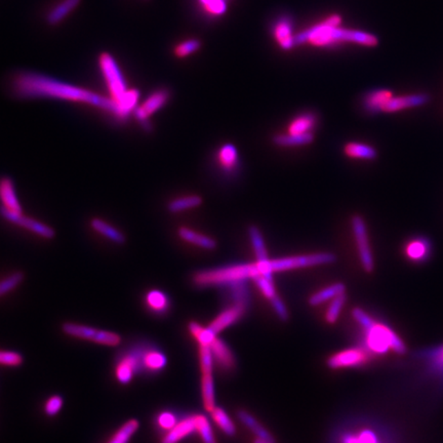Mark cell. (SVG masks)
I'll use <instances>...</instances> for the list:
<instances>
[{"instance_id": "5", "label": "cell", "mask_w": 443, "mask_h": 443, "mask_svg": "<svg viewBox=\"0 0 443 443\" xmlns=\"http://www.w3.org/2000/svg\"><path fill=\"white\" fill-rule=\"evenodd\" d=\"M261 275L257 264H237L201 271L193 277L197 287H215V285H230L233 283L255 279Z\"/></svg>"}, {"instance_id": "24", "label": "cell", "mask_w": 443, "mask_h": 443, "mask_svg": "<svg viewBox=\"0 0 443 443\" xmlns=\"http://www.w3.org/2000/svg\"><path fill=\"white\" fill-rule=\"evenodd\" d=\"M90 226H92V228L94 229L96 232H98L99 234L103 235V236L106 237L108 240L112 241V243H116V245H123V243H125V241H127V237H125V235L123 234L121 231L113 227L112 225L105 222L104 220L100 219V218H94V219H92Z\"/></svg>"}, {"instance_id": "30", "label": "cell", "mask_w": 443, "mask_h": 443, "mask_svg": "<svg viewBox=\"0 0 443 443\" xmlns=\"http://www.w3.org/2000/svg\"><path fill=\"white\" fill-rule=\"evenodd\" d=\"M344 153L350 158L373 161L377 158L378 152L371 145L363 143L350 142L344 147Z\"/></svg>"}, {"instance_id": "52", "label": "cell", "mask_w": 443, "mask_h": 443, "mask_svg": "<svg viewBox=\"0 0 443 443\" xmlns=\"http://www.w3.org/2000/svg\"><path fill=\"white\" fill-rule=\"evenodd\" d=\"M255 443H270V442H267L265 440H256Z\"/></svg>"}, {"instance_id": "3", "label": "cell", "mask_w": 443, "mask_h": 443, "mask_svg": "<svg viewBox=\"0 0 443 443\" xmlns=\"http://www.w3.org/2000/svg\"><path fill=\"white\" fill-rule=\"evenodd\" d=\"M352 315L363 329V343L369 353L385 355L395 352L401 355L406 352V345L393 329L385 323L375 321L360 308L354 309Z\"/></svg>"}, {"instance_id": "40", "label": "cell", "mask_w": 443, "mask_h": 443, "mask_svg": "<svg viewBox=\"0 0 443 443\" xmlns=\"http://www.w3.org/2000/svg\"><path fill=\"white\" fill-rule=\"evenodd\" d=\"M194 420L197 432L200 435L203 443H217L209 419L203 415H194Z\"/></svg>"}, {"instance_id": "35", "label": "cell", "mask_w": 443, "mask_h": 443, "mask_svg": "<svg viewBox=\"0 0 443 443\" xmlns=\"http://www.w3.org/2000/svg\"><path fill=\"white\" fill-rule=\"evenodd\" d=\"M345 291L346 287L343 283H335V285H329V287L319 291L318 293H314V295L310 298V305H320V304H323L324 302L335 299L336 297L342 295V293H345Z\"/></svg>"}, {"instance_id": "20", "label": "cell", "mask_w": 443, "mask_h": 443, "mask_svg": "<svg viewBox=\"0 0 443 443\" xmlns=\"http://www.w3.org/2000/svg\"><path fill=\"white\" fill-rule=\"evenodd\" d=\"M0 203H1V207L8 211L23 213L22 207L19 201L14 181L12 180V178H0Z\"/></svg>"}, {"instance_id": "42", "label": "cell", "mask_w": 443, "mask_h": 443, "mask_svg": "<svg viewBox=\"0 0 443 443\" xmlns=\"http://www.w3.org/2000/svg\"><path fill=\"white\" fill-rule=\"evenodd\" d=\"M345 303V293H342V295L338 296L335 299H333L329 309H327V316H325L327 317V322L335 323L338 320Z\"/></svg>"}, {"instance_id": "47", "label": "cell", "mask_w": 443, "mask_h": 443, "mask_svg": "<svg viewBox=\"0 0 443 443\" xmlns=\"http://www.w3.org/2000/svg\"><path fill=\"white\" fill-rule=\"evenodd\" d=\"M178 417L175 413L169 411H161L156 418V424L158 428L169 431L173 429L178 423Z\"/></svg>"}, {"instance_id": "44", "label": "cell", "mask_w": 443, "mask_h": 443, "mask_svg": "<svg viewBox=\"0 0 443 443\" xmlns=\"http://www.w3.org/2000/svg\"><path fill=\"white\" fill-rule=\"evenodd\" d=\"M24 362L22 355L10 350H0V365L8 367H18Z\"/></svg>"}, {"instance_id": "22", "label": "cell", "mask_w": 443, "mask_h": 443, "mask_svg": "<svg viewBox=\"0 0 443 443\" xmlns=\"http://www.w3.org/2000/svg\"><path fill=\"white\" fill-rule=\"evenodd\" d=\"M145 304L150 312L156 315H165L171 308V300L167 293L159 289H151L145 296Z\"/></svg>"}, {"instance_id": "38", "label": "cell", "mask_w": 443, "mask_h": 443, "mask_svg": "<svg viewBox=\"0 0 443 443\" xmlns=\"http://www.w3.org/2000/svg\"><path fill=\"white\" fill-rule=\"evenodd\" d=\"M189 331L194 336L200 346H211L217 338V335L209 327H201L197 322H190Z\"/></svg>"}, {"instance_id": "46", "label": "cell", "mask_w": 443, "mask_h": 443, "mask_svg": "<svg viewBox=\"0 0 443 443\" xmlns=\"http://www.w3.org/2000/svg\"><path fill=\"white\" fill-rule=\"evenodd\" d=\"M200 353V365L203 375H209L213 373L214 369V356L212 353L211 347L209 346H200L199 349Z\"/></svg>"}, {"instance_id": "9", "label": "cell", "mask_w": 443, "mask_h": 443, "mask_svg": "<svg viewBox=\"0 0 443 443\" xmlns=\"http://www.w3.org/2000/svg\"><path fill=\"white\" fill-rule=\"evenodd\" d=\"M351 226L361 265L367 272H373V268H375V261H373V251H371V245H369V234H367L364 220L360 216H354L351 220Z\"/></svg>"}, {"instance_id": "29", "label": "cell", "mask_w": 443, "mask_h": 443, "mask_svg": "<svg viewBox=\"0 0 443 443\" xmlns=\"http://www.w3.org/2000/svg\"><path fill=\"white\" fill-rule=\"evenodd\" d=\"M63 331L66 335L75 339L85 340V341H92L94 343L98 337L100 329L89 327V325L79 324V323L66 322L63 324Z\"/></svg>"}, {"instance_id": "18", "label": "cell", "mask_w": 443, "mask_h": 443, "mask_svg": "<svg viewBox=\"0 0 443 443\" xmlns=\"http://www.w3.org/2000/svg\"><path fill=\"white\" fill-rule=\"evenodd\" d=\"M247 304L243 303L233 304V306L223 311L214 319L213 322L209 325V329L216 335L221 333L222 331H224L225 329L230 327V325L234 324L236 321H238L243 316L245 310H247Z\"/></svg>"}, {"instance_id": "49", "label": "cell", "mask_w": 443, "mask_h": 443, "mask_svg": "<svg viewBox=\"0 0 443 443\" xmlns=\"http://www.w3.org/2000/svg\"><path fill=\"white\" fill-rule=\"evenodd\" d=\"M63 405H64V400H63L62 396H50V398L46 400L45 404V413L48 415V417H54V415H56L60 413Z\"/></svg>"}, {"instance_id": "51", "label": "cell", "mask_w": 443, "mask_h": 443, "mask_svg": "<svg viewBox=\"0 0 443 443\" xmlns=\"http://www.w3.org/2000/svg\"><path fill=\"white\" fill-rule=\"evenodd\" d=\"M270 302L271 304H272L273 309L276 312L277 316H278L281 320H287V319L289 318V313H287V307H285L282 300L277 297V296H275L273 299L270 300Z\"/></svg>"}, {"instance_id": "37", "label": "cell", "mask_w": 443, "mask_h": 443, "mask_svg": "<svg viewBox=\"0 0 443 443\" xmlns=\"http://www.w3.org/2000/svg\"><path fill=\"white\" fill-rule=\"evenodd\" d=\"M201 391H203V404L209 411L215 409V385H214L213 373L203 375L201 382Z\"/></svg>"}, {"instance_id": "7", "label": "cell", "mask_w": 443, "mask_h": 443, "mask_svg": "<svg viewBox=\"0 0 443 443\" xmlns=\"http://www.w3.org/2000/svg\"><path fill=\"white\" fill-rule=\"evenodd\" d=\"M336 261V257L331 253H317L312 255L295 256V257L280 258L271 260L272 272L306 268V267L325 265Z\"/></svg>"}, {"instance_id": "45", "label": "cell", "mask_w": 443, "mask_h": 443, "mask_svg": "<svg viewBox=\"0 0 443 443\" xmlns=\"http://www.w3.org/2000/svg\"><path fill=\"white\" fill-rule=\"evenodd\" d=\"M201 48L200 41L198 39H189L176 46L175 54L178 58H185L196 52Z\"/></svg>"}, {"instance_id": "34", "label": "cell", "mask_w": 443, "mask_h": 443, "mask_svg": "<svg viewBox=\"0 0 443 443\" xmlns=\"http://www.w3.org/2000/svg\"><path fill=\"white\" fill-rule=\"evenodd\" d=\"M140 428L138 420L131 419L121 425L106 443H129Z\"/></svg>"}, {"instance_id": "12", "label": "cell", "mask_w": 443, "mask_h": 443, "mask_svg": "<svg viewBox=\"0 0 443 443\" xmlns=\"http://www.w3.org/2000/svg\"><path fill=\"white\" fill-rule=\"evenodd\" d=\"M369 361V352L364 347L350 348L329 357L327 365L333 369H348L362 367Z\"/></svg>"}, {"instance_id": "2", "label": "cell", "mask_w": 443, "mask_h": 443, "mask_svg": "<svg viewBox=\"0 0 443 443\" xmlns=\"http://www.w3.org/2000/svg\"><path fill=\"white\" fill-rule=\"evenodd\" d=\"M341 22V17L338 14L329 17L323 22L296 35L293 37L295 46L305 43L318 46L331 45L338 43H352L371 48L379 45V39L375 35L365 31L340 28L339 25Z\"/></svg>"}, {"instance_id": "14", "label": "cell", "mask_w": 443, "mask_h": 443, "mask_svg": "<svg viewBox=\"0 0 443 443\" xmlns=\"http://www.w3.org/2000/svg\"><path fill=\"white\" fill-rule=\"evenodd\" d=\"M249 238H251V245H253L254 251H255L256 257H257L258 268H259L260 273L266 278L273 280V272L271 269V260L268 258V253H267L265 241H264L263 235L261 231L256 226L249 227Z\"/></svg>"}, {"instance_id": "8", "label": "cell", "mask_w": 443, "mask_h": 443, "mask_svg": "<svg viewBox=\"0 0 443 443\" xmlns=\"http://www.w3.org/2000/svg\"><path fill=\"white\" fill-rule=\"evenodd\" d=\"M169 96H171V94H169V90L159 89L154 90L142 104L138 105L134 108V117L147 132H150L152 130L149 119L154 113H156L157 111L161 110L163 107L167 105V103L169 102Z\"/></svg>"}, {"instance_id": "27", "label": "cell", "mask_w": 443, "mask_h": 443, "mask_svg": "<svg viewBox=\"0 0 443 443\" xmlns=\"http://www.w3.org/2000/svg\"><path fill=\"white\" fill-rule=\"evenodd\" d=\"M209 347H211L214 359L217 361L218 364L222 369H228V371L233 369L235 364L234 356L224 341L220 340L219 338H216L215 341L212 343Z\"/></svg>"}, {"instance_id": "25", "label": "cell", "mask_w": 443, "mask_h": 443, "mask_svg": "<svg viewBox=\"0 0 443 443\" xmlns=\"http://www.w3.org/2000/svg\"><path fill=\"white\" fill-rule=\"evenodd\" d=\"M178 235L180 238H182L186 243H192V245H197L201 249H214L217 247V243H216L215 239L207 236V235L201 234V233L195 232L192 229L187 228V227L178 228Z\"/></svg>"}, {"instance_id": "50", "label": "cell", "mask_w": 443, "mask_h": 443, "mask_svg": "<svg viewBox=\"0 0 443 443\" xmlns=\"http://www.w3.org/2000/svg\"><path fill=\"white\" fill-rule=\"evenodd\" d=\"M200 1L212 14L220 16V14H225L227 10V4L225 0H200Z\"/></svg>"}, {"instance_id": "39", "label": "cell", "mask_w": 443, "mask_h": 443, "mask_svg": "<svg viewBox=\"0 0 443 443\" xmlns=\"http://www.w3.org/2000/svg\"><path fill=\"white\" fill-rule=\"evenodd\" d=\"M212 417H213L214 421L221 428L224 433L229 436L234 435L235 432H236V428H235L234 423H233L232 420L227 415L224 409H221V407L216 406L212 411Z\"/></svg>"}, {"instance_id": "43", "label": "cell", "mask_w": 443, "mask_h": 443, "mask_svg": "<svg viewBox=\"0 0 443 443\" xmlns=\"http://www.w3.org/2000/svg\"><path fill=\"white\" fill-rule=\"evenodd\" d=\"M121 343V337L119 333L114 331H99L98 337H96L94 344L98 345L107 346V347H116Z\"/></svg>"}, {"instance_id": "16", "label": "cell", "mask_w": 443, "mask_h": 443, "mask_svg": "<svg viewBox=\"0 0 443 443\" xmlns=\"http://www.w3.org/2000/svg\"><path fill=\"white\" fill-rule=\"evenodd\" d=\"M430 101V96L425 92L393 96L384 107L383 113H396L424 106Z\"/></svg>"}, {"instance_id": "6", "label": "cell", "mask_w": 443, "mask_h": 443, "mask_svg": "<svg viewBox=\"0 0 443 443\" xmlns=\"http://www.w3.org/2000/svg\"><path fill=\"white\" fill-rule=\"evenodd\" d=\"M143 343L123 350L115 361L114 375L121 385H129L136 375L143 373Z\"/></svg>"}, {"instance_id": "19", "label": "cell", "mask_w": 443, "mask_h": 443, "mask_svg": "<svg viewBox=\"0 0 443 443\" xmlns=\"http://www.w3.org/2000/svg\"><path fill=\"white\" fill-rule=\"evenodd\" d=\"M393 96V92L389 90H371V92H367L363 99V109L371 115L383 113L384 107Z\"/></svg>"}, {"instance_id": "32", "label": "cell", "mask_w": 443, "mask_h": 443, "mask_svg": "<svg viewBox=\"0 0 443 443\" xmlns=\"http://www.w3.org/2000/svg\"><path fill=\"white\" fill-rule=\"evenodd\" d=\"M314 136L312 133L296 134H279L273 136V143L277 146L293 147L303 146L313 142Z\"/></svg>"}, {"instance_id": "31", "label": "cell", "mask_w": 443, "mask_h": 443, "mask_svg": "<svg viewBox=\"0 0 443 443\" xmlns=\"http://www.w3.org/2000/svg\"><path fill=\"white\" fill-rule=\"evenodd\" d=\"M237 417H238L239 421H240L243 425L247 426V427L257 436L258 440H265V442L270 443L274 442L271 434L267 431L265 428H264L251 413L245 411H239L238 413H237Z\"/></svg>"}, {"instance_id": "36", "label": "cell", "mask_w": 443, "mask_h": 443, "mask_svg": "<svg viewBox=\"0 0 443 443\" xmlns=\"http://www.w3.org/2000/svg\"><path fill=\"white\" fill-rule=\"evenodd\" d=\"M203 203V199L198 195H189V196L180 197L169 201L167 205V211L172 214L180 213L187 209L198 207Z\"/></svg>"}, {"instance_id": "28", "label": "cell", "mask_w": 443, "mask_h": 443, "mask_svg": "<svg viewBox=\"0 0 443 443\" xmlns=\"http://www.w3.org/2000/svg\"><path fill=\"white\" fill-rule=\"evenodd\" d=\"M275 39L283 50H289L295 46L293 43V26L289 19L282 18L278 21L274 28Z\"/></svg>"}, {"instance_id": "41", "label": "cell", "mask_w": 443, "mask_h": 443, "mask_svg": "<svg viewBox=\"0 0 443 443\" xmlns=\"http://www.w3.org/2000/svg\"><path fill=\"white\" fill-rule=\"evenodd\" d=\"M25 275L22 271H16L0 280V298L8 295L16 289L24 280Z\"/></svg>"}, {"instance_id": "33", "label": "cell", "mask_w": 443, "mask_h": 443, "mask_svg": "<svg viewBox=\"0 0 443 443\" xmlns=\"http://www.w3.org/2000/svg\"><path fill=\"white\" fill-rule=\"evenodd\" d=\"M317 119L313 113L307 112L296 117L289 127V134H303L312 133Z\"/></svg>"}, {"instance_id": "10", "label": "cell", "mask_w": 443, "mask_h": 443, "mask_svg": "<svg viewBox=\"0 0 443 443\" xmlns=\"http://www.w3.org/2000/svg\"><path fill=\"white\" fill-rule=\"evenodd\" d=\"M0 216L6 221L10 222V224L16 225L21 228L27 229L39 236L43 237L45 239H52L56 236V231L52 227L48 226L45 223L37 221L32 218L27 217L23 215V213H17V212L8 211L0 205Z\"/></svg>"}, {"instance_id": "1", "label": "cell", "mask_w": 443, "mask_h": 443, "mask_svg": "<svg viewBox=\"0 0 443 443\" xmlns=\"http://www.w3.org/2000/svg\"><path fill=\"white\" fill-rule=\"evenodd\" d=\"M10 90L16 98L23 100L54 99L83 103L111 113L117 119H123L119 105L110 96L108 98L102 96L92 90L58 81L34 71L17 72L10 81Z\"/></svg>"}, {"instance_id": "23", "label": "cell", "mask_w": 443, "mask_h": 443, "mask_svg": "<svg viewBox=\"0 0 443 443\" xmlns=\"http://www.w3.org/2000/svg\"><path fill=\"white\" fill-rule=\"evenodd\" d=\"M81 2V0H62L46 14V23L50 26H56L76 10Z\"/></svg>"}, {"instance_id": "26", "label": "cell", "mask_w": 443, "mask_h": 443, "mask_svg": "<svg viewBox=\"0 0 443 443\" xmlns=\"http://www.w3.org/2000/svg\"><path fill=\"white\" fill-rule=\"evenodd\" d=\"M218 161L225 173L231 174L236 171L239 163L236 147L232 144L223 145L218 152Z\"/></svg>"}, {"instance_id": "17", "label": "cell", "mask_w": 443, "mask_h": 443, "mask_svg": "<svg viewBox=\"0 0 443 443\" xmlns=\"http://www.w3.org/2000/svg\"><path fill=\"white\" fill-rule=\"evenodd\" d=\"M142 363L143 373L155 375L165 369L167 358L156 346L143 343Z\"/></svg>"}, {"instance_id": "48", "label": "cell", "mask_w": 443, "mask_h": 443, "mask_svg": "<svg viewBox=\"0 0 443 443\" xmlns=\"http://www.w3.org/2000/svg\"><path fill=\"white\" fill-rule=\"evenodd\" d=\"M255 282L257 283L258 287H259L260 291L263 293V295L265 296L267 299L271 300L276 296V291H275L274 285H273V280L271 279L266 278L263 275H259V276L256 277Z\"/></svg>"}, {"instance_id": "15", "label": "cell", "mask_w": 443, "mask_h": 443, "mask_svg": "<svg viewBox=\"0 0 443 443\" xmlns=\"http://www.w3.org/2000/svg\"><path fill=\"white\" fill-rule=\"evenodd\" d=\"M404 257L411 263L424 264L432 256V243L427 237L418 236L409 239L403 247Z\"/></svg>"}, {"instance_id": "21", "label": "cell", "mask_w": 443, "mask_h": 443, "mask_svg": "<svg viewBox=\"0 0 443 443\" xmlns=\"http://www.w3.org/2000/svg\"><path fill=\"white\" fill-rule=\"evenodd\" d=\"M195 432H197V429L194 415H193L178 421L177 425L163 436L161 443H178L184 438L192 435Z\"/></svg>"}, {"instance_id": "4", "label": "cell", "mask_w": 443, "mask_h": 443, "mask_svg": "<svg viewBox=\"0 0 443 443\" xmlns=\"http://www.w3.org/2000/svg\"><path fill=\"white\" fill-rule=\"evenodd\" d=\"M99 65L110 98L119 105L123 119H127L138 106L140 92L136 89H127L125 76L112 54L107 52H102L99 56Z\"/></svg>"}, {"instance_id": "13", "label": "cell", "mask_w": 443, "mask_h": 443, "mask_svg": "<svg viewBox=\"0 0 443 443\" xmlns=\"http://www.w3.org/2000/svg\"><path fill=\"white\" fill-rule=\"evenodd\" d=\"M389 434L381 428L363 426L342 436L341 443H390Z\"/></svg>"}, {"instance_id": "11", "label": "cell", "mask_w": 443, "mask_h": 443, "mask_svg": "<svg viewBox=\"0 0 443 443\" xmlns=\"http://www.w3.org/2000/svg\"><path fill=\"white\" fill-rule=\"evenodd\" d=\"M415 357L423 363L428 375L433 378L443 390V344L420 350Z\"/></svg>"}]
</instances>
